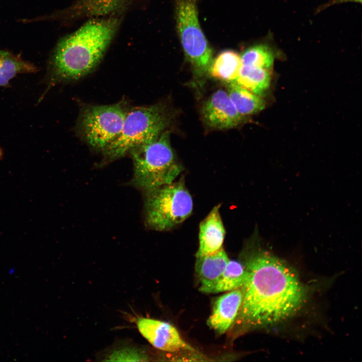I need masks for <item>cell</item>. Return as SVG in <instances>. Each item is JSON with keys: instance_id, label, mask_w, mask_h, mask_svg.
I'll use <instances>...</instances> for the list:
<instances>
[{"instance_id": "cell-1", "label": "cell", "mask_w": 362, "mask_h": 362, "mask_svg": "<svg viewBox=\"0 0 362 362\" xmlns=\"http://www.w3.org/2000/svg\"><path fill=\"white\" fill-rule=\"evenodd\" d=\"M240 259L246 277L234 321L239 330L278 324L302 308L307 287L289 264L262 246L257 233L246 242Z\"/></svg>"}, {"instance_id": "cell-2", "label": "cell", "mask_w": 362, "mask_h": 362, "mask_svg": "<svg viewBox=\"0 0 362 362\" xmlns=\"http://www.w3.org/2000/svg\"><path fill=\"white\" fill-rule=\"evenodd\" d=\"M116 18L93 19L63 38L53 53L48 88L58 82L78 79L100 62L119 27Z\"/></svg>"}, {"instance_id": "cell-3", "label": "cell", "mask_w": 362, "mask_h": 362, "mask_svg": "<svg viewBox=\"0 0 362 362\" xmlns=\"http://www.w3.org/2000/svg\"><path fill=\"white\" fill-rule=\"evenodd\" d=\"M133 186L145 193L173 182L183 170L164 131L154 140L132 149Z\"/></svg>"}, {"instance_id": "cell-4", "label": "cell", "mask_w": 362, "mask_h": 362, "mask_svg": "<svg viewBox=\"0 0 362 362\" xmlns=\"http://www.w3.org/2000/svg\"><path fill=\"white\" fill-rule=\"evenodd\" d=\"M165 106L157 104L129 109L119 136L103 150L108 160L121 158L132 149L157 139L169 125Z\"/></svg>"}, {"instance_id": "cell-5", "label": "cell", "mask_w": 362, "mask_h": 362, "mask_svg": "<svg viewBox=\"0 0 362 362\" xmlns=\"http://www.w3.org/2000/svg\"><path fill=\"white\" fill-rule=\"evenodd\" d=\"M145 215L148 226L155 230H169L192 214V196L180 179L145 192Z\"/></svg>"}, {"instance_id": "cell-6", "label": "cell", "mask_w": 362, "mask_h": 362, "mask_svg": "<svg viewBox=\"0 0 362 362\" xmlns=\"http://www.w3.org/2000/svg\"><path fill=\"white\" fill-rule=\"evenodd\" d=\"M197 0H175L178 34L185 55L197 73L208 72L213 61L212 50L201 29Z\"/></svg>"}, {"instance_id": "cell-7", "label": "cell", "mask_w": 362, "mask_h": 362, "mask_svg": "<svg viewBox=\"0 0 362 362\" xmlns=\"http://www.w3.org/2000/svg\"><path fill=\"white\" fill-rule=\"evenodd\" d=\"M128 110L122 102L83 108L78 121L81 136L92 148L103 151L120 134Z\"/></svg>"}, {"instance_id": "cell-8", "label": "cell", "mask_w": 362, "mask_h": 362, "mask_svg": "<svg viewBox=\"0 0 362 362\" xmlns=\"http://www.w3.org/2000/svg\"><path fill=\"white\" fill-rule=\"evenodd\" d=\"M136 324L141 335L158 349L171 352L182 350L196 351L183 339L176 328L168 322L139 317Z\"/></svg>"}, {"instance_id": "cell-9", "label": "cell", "mask_w": 362, "mask_h": 362, "mask_svg": "<svg viewBox=\"0 0 362 362\" xmlns=\"http://www.w3.org/2000/svg\"><path fill=\"white\" fill-rule=\"evenodd\" d=\"M202 116L210 127L226 129L237 126L242 120L227 92L222 89L215 92L204 105Z\"/></svg>"}, {"instance_id": "cell-10", "label": "cell", "mask_w": 362, "mask_h": 362, "mask_svg": "<svg viewBox=\"0 0 362 362\" xmlns=\"http://www.w3.org/2000/svg\"><path fill=\"white\" fill-rule=\"evenodd\" d=\"M243 299L241 288L228 291L215 301L207 324L218 334L225 333L233 325Z\"/></svg>"}, {"instance_id": "cell-11", "label": "cell", "mask_w": 362, "mask_h": 362, "mask_svg": "<svg viewBox=\"0 0 362 362\" xmlns=\"http://www.w3.org/2000/svg\"><path fill=\"white\" fill-rule=\"evenodd\" d=\"M220 207L219 205L215 206L200 224L199 243L196 256L213 253L223 248L226 231Z\"/></svg>"}, {"instance_id": "cell-12", "label": "cell", "mask_w": 362, "mask_h": 362, "mask_svg": "<svg viewBox=\"0 0 362 362\" xmlns=\"http://www.w3.org/2000/svg\"><path fill=\"white\" fill-rule=\"evenodd\" d=\"M195 272L200 282L199 290L210 294L223 273L229 258L223 248L213 253L196 256Z\"/></svg>"}, {"instance_id": "cell-13", "label": "cell", "mask_w": 362, "mask_h": 362, "mask_svg": "<svg viewBox=\"0 0 362 362\" xmlns=\"http://www.w3.org/2000/svg\"><path fill=\"white\" fill-rule=\"evenodd\" d=\"M129 0H77L71 8L76 18L103 16L124 9Z\"/></svg>"}, {"instance_id": "cell-14", "label": "cell", "mask_w": 362, "mask_h": 362, "mask_svg": "<svg viewBox=\"0 0 362 362\" xmlns=\"http://www.w3.org/2000/svg\"><path fill=\"white\" fill-rule=\"evenodd\" d=\"M242 65L240 56L237 53L225 50L213 59L208 72L212 77L229 83L235 81Z\"/></svg>"}, {"instance_id": "cell-15", "label": "cell", "mask_w": 362, "mask_h": 362, "mask_svg": "<svg viewBox=\"0 0 362 362\" xmlns=\"http://www.w3.org/2000/svg\"><path fill=\"white\" fill-rule=\"evenodd\" d=\"M228 83V96L241 116L253 114L264 108L265 102L260 96L240 86L235 81Z\"/></svg>"}, {"instance_id": "cell-16", "label": "cell", "mask_w": 362, "mask_h": 362, "mask_svg": "<svg viewBox=\"0 0 362 362\" xmlns=\"http://www.w3.org/2000/svg\"><path fill=\"white\" fill-rule=\"evenodd\" d=\"M269 70L242 65L235 82L250 92L260 96L268 88Z\"/></svg>"}, {"instance_id": "cell-17", "label": "cell", "mask_w": 362, "mask_h": 362, "mask_svg": "<svg viewBox=\"0 0 362 362\" xmlns=\"http://www.w3.org/2000/svg\"><path fill=\"white\" fill-rule=\"evenodd\" d=\"M32 63L5 50H0V86L9 84L10 81L20 73L36 72Z\"/></svg>"}, {"instance_id": "cell-18", "label": "cell", "mask_w": 362, "mask_h": 362, "mask_svg": "<svg viewBox=\"0 0 362 362\" xmlns=\"http://www.w3.org/2000/svg\"><path fill=\"white\" fill-rule=\"evenodd\" d=\"M246 271L240 261L229 259L219 280L210 294L228 292L241 288L246 280Z\"/></svg>"}, {"instance_id": "cell-19", "label": "cell", "mask_w": 362, "mask_h": 362, "mask_svg": "<svg viewBox=\"0 0 362 362\" xmlns=\"http://www.w3.org/2000/svg\"><path fill=\"white\" fill-rule=\"evenodd\" d=\"M275 53L273 49L265 44L252 46L240 55L242 65L270 70L274 65Z\"/></svg>"}, {"instance_id": "cell-20", "label": "cell", "mask_w": 362, "mask_h": 362, "mask_svg": "<svg viewBox=\"0 0 362 362\" xmlns=\"http://www.w3.org/2000/svg\"><path fill=\"white\" fill-rule=\"evenodd\" d=\"M146 356L133 349H122L111 355L110 360L140 361L144 360Z\"/></svg>"}, {"instance_id": "cell-21", "label": "cell", "mask_w": 362, "mask_h": 362, "mask_svg": "<svg viewBox=\"0 0 362 362\" xmlns=\"http://www.w3.org/2000/svg\"><path fill=\"white\" fill-rule=\"evenodd\" d=\"M361 3V0H331L326 4L320 6L317 10L316 13L320 12L321 11L326 9V8L331 7L335 5H338L340 4H343L345 3Z\"/></svg>"}, {"instance_id": "cell-22", "label": "cell", "mask_w": 362, "mask_h": 362, "mask_svg": "<svg viewBox=\"0 0 362 362\" xmlns=\"http://www.w3.org/2000/svg\"><path fill=\"white\" fill-rule=\"evenodd\" d=\"M2 157H3V152H2V150L0 149V160L2 158Z\"/></svg>"}]
</instances>
